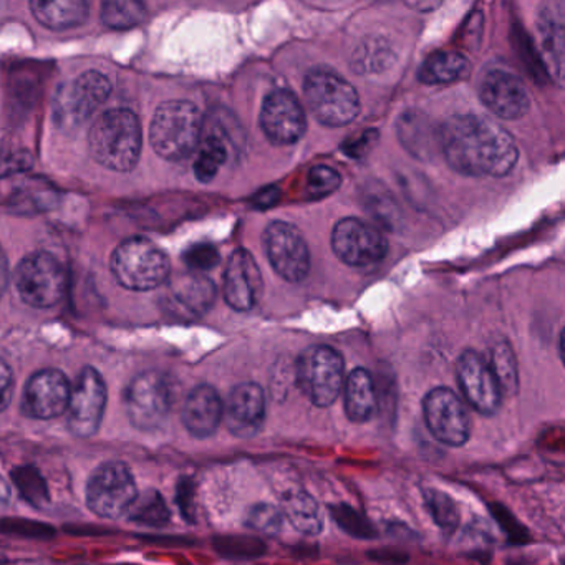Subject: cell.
<instances>
[{"instance_id": "44dd1931", "label": "cell", "mask_w": 565, "mask_h": 565, "mask_svg": "<svg viewBox=\"0 0 565 565\" xmlns=\"http://www.w3.org/2000/svg\"><path fill=\"white\" fill-rule=\"evenodd\" d=\"M227 428L239 438H253L266 419V395L257 383H241L227 396L223 413Z\"/></svg>"}, {"instance_id": "7a4b0ae2", "label": "cell", "mask_w": 565, "mask_h": 565, "mask_svg": "<svg viewBox=\"0 0 565 565\" xmlns=\"http://www.w3.org/2000/svg\"><path fill=\"white\" fill-rule=\"evenodd\" d=\"M92 157L108 170L127 173L137 167L143 147V130L137 115L127 108L105 111L88 134Z\"/></svg>"}, {"instance_id": "1f68e13d", "label": "cell", "mask_w": 565, "mask_h": 565, "mask_svg": "<svg viewBox=\"0 0 565 565\" xmlns=\"http://www.w3.org/2000/svg\"><path fill=\"white\" fill-rule=\"evenodd\" d=\"M127 514L137 524L153 525V527H160L170 521V509L163 495L158 494L157 491H147L137 495Z\"/></svg>"}, {"instance_id": "4dcf8cb0", "label": "cell", "mask_w": 565, "mask_h": 565, "mask_svg": "<svg viewBox=\"0 0 565 565\" xmlns=\"http://www.w3.org/2000/svg\"><path fill=\"white\" fill-rule=\"evenodd\" d=\"M147 8L134 0H111V2H105L102 8V21L107 28L117 29V31L137 28L147 19Z\"/></svg>"}, {"instance_id": "d6986e66", "label": "cell", "mask_w": 565, "mask_h": 565, "mask_svg": "<svg viewBox=\"0 0 565 565\" xmlns=\"http://www.w3.org/2000/svg\"><path fill=\"white\" fill-rule=\"evenodd\" d=\"M71 383L58 370L49 369L32 375L25 386L24 409L35 419H52L67 412Z\"/></svg>"}, {"instance_id": "d590c367", "label": "cell", "mask_w": 565, "mask_h": 565, "mask_svg": "<svg viewBox=\"0 0 565 565\" xmlns=\"http://www.w3.org/2000/svg\"><path fill=\"white\" fill-rule=\"evenodd\" d=\"M247 525L260 534L276 535L282 531L284 514L270 504L254 505L247 515Z\"/></svg>"}, {"instance_id": "e575fe53", "label": "cell", "mask_w": 565, "mask_h": 565, "mask_svg": "<svg viewBox=\"0 0 565 565\" xmlns=\"http://www.w3.org/2000/svg\"><path fill=\"white\" fill-rule=\"evenodd\" d=\"M330 512H332V518L339 522L340 527L349 532V534L360 539L375 537V529L355 509L349 508L345 504H337L330 508Z\"/></svg>"}, {"instance_id": "ab89813d", "label": "cell", "mask_w": 565, "mask_h": 565, "mask_svg": "<svg viewBox=\"0 0 565 565\" xmlns=\"http://www.w3.org/2000/svg\"><path fill=\"white\" fill-rule=\"evenodd\" d=\"M9 284V260L6 256L4 249L0 246V296L4 294L6 287Z\"/></svg>"}, {"instance_id": "ffe728a7", "label": "cell", "mask_w": 565, "mask_h": 565, "mask_svg": "<svg viewBox=\"0 0 565 565\" xmlns=\"http://www.w3.org/2000/svg\"><path fill=\"white\" fill-rule=\"evenodd\" d=\"M216 294L213 280L201 274H186L171 280L163 297V306L173 316L193 319L213 309Z\"/></svg>"}, {"instance_id": "52a82bcc", "label": "cell", "mask_w": 565, "mask_h": 565, "mask_svg": "<svg viewBox=\"0 0 565 565\" xmlns=\"http://www.w3.org/2000/svg\"><path fill=\"white\" fill-rule=\"evenodd\" d=\"M15 287L28 306L52 309L64 299L67 273L52 254H31L15 270Z\"/></svg>"}, {"instance_id": "cb8c5ba5", "label": "cell", "mask_w": 565, "mask_h": 565, "mask_svg": "<svg viewBox=\"0 0 565 565\" xmlns=\"http://www.w3.org/2000/svg\"><path fill=\"white\" fill-rule=\"evenodd\" d=\"M376 412V386L370 372L355 369L345 383V413L353 423H365Z\"/></svg>"}, {"instance_id": "d4e9b609", "label": "cell", "mask_w": 565, "mask_h": 565, "mask_svg": "<svg viewBox=\"0 0 565 565\" xmlns=\"http://www.w3.org/2000/svg\"><path fill=\"white\" fill-rule=\"evenodd\" d=\"M471 75V62L456 52H438L429 55L422 67L418 78L426 85H445L462 82Z\"/></svg>"}, {"instance_id": "277c9868", "label": "cell", "mask_w": 565, "mask_h": 565, "mask_svg": "<svg viewBox=\"0 0 565 565\" xmlns=\"http://www.w3.org/2000/svg\"><path fill=\"white\" fill-rule=\"evenodd\" d=\"M111 273L125 289L145 292L167 282L171 264L164 250L153 241L131 237L115 249Z\"/></svg>"}, {"instance_id": "603a6c76", "label": "cell", "mask_w": 565, "mask_h": 565, "mask_svg": "<svg viewBox=\"0 0 565 565\" xmlns=\"http://www.w3.org/2000/svg\"><path fill=\"white\" fill-rule=\"evenodd\" d=\"M88 4L84 0H34L31 11L34 18L52 31H65L84 24L88 18Z\"/></svg>"}, {"instance_id": "ac0fdd59", "label": "cell", "mask_w": 565, "mask_h": 565, "mask_svg": "<svg viewBox=\"0 0 565 565\" xmlns=\"http://www.w3.org/2000/svg\"><path fill=\"white\" fill-rule=\"evenodd\" d=\"M263 274L253 254L237 249L230 257L224 273V300L237 312H249L263 296Z\"/></svg>"}, {"instance_id": "f1b7e54d", "label": "cell", "mask_w": 565, "mask_h": 565, "mask_svg": "<svg viewBox=\"0 0 565 565\" xmlns=\"http://www.w3.org/2000/svg\"><path fill=\"white\" fill-rule=\"evenodd\" d=\"M489 369L501 388L502 395H515L519 388L518 362L514 352L505 340L492 345Z\"/></svg>"}, {"instance_id": "4fadbf2b", "label": "cell", "mask_w": 565, "mask_h": 565, "mask_svg": "<svg viewBox=\"0 0 565 565\" xmlns=\"http://www.w3.org/2000/svg\"><path fill=\"white\" fill-rule=\"evenodd\" d=\"M423 415L429 433L443 445H465L471 433L468 412L459 396L445 386L428 392L423 399Z\"/></svg>"}, {"instance_id": "2e32d148", "label": "cell", "mask_w": 565, "mask_h": 565, "mask_svg": "<svg viewBox=\"0 0 565 565\" xmlns=\"http://www.w3.org/2000/svg\"><path fill=\"white\" fill-rule=\"evenodd\" d=\"M458 383L462 396L479 415L492 416L501 406L502 393L488 362L475 350L458 360Z\"/></svg>"}, {"instance_id": "7c38bea8", "label": "cell", "mask_w": 565, "mask_h": 565, "mask_svg": "<svg viewBox=\"0 0 565 565\" xmlns=\"http://www.w3.org/2000/svg\"><path fill=\"white\" fill-rule=\"evenodd\" d=\"M263 241L270 266L284 280L299 284L309 276V246L294 224L274 221L264 231Z\"/></svg>"}, {"instance_id": "9a60e30c", "label": "cell", "mask_w": 565, "mask_h": 565, "mask_svg": "<svg viewBox=\"0 0 565 565\" xmlns=\"http://www.w3.org/2000/svg\"><path fill=\"white\" fill-rule=\"evenodd\" d=\"M259 124L267 140L277 147L297 143L307 130L306 111L289 90L270 92L264 98Z\"/></svg>"}, {"instance_id": "3957f363", "label": "cell", "mask_w": 565, "mask_h": 565, "mask_svg": "<svg viewBox=\"0 0 565 565\" xmlns=\"http://www.w3.org/2000/svg\"><path fill=\"white\" fill-rule=\"evenodd\" d=\"M203 134V117L191 102L173 100L160 105L150 127V141L158 157L183 161L198 150Z\"/></svg>"}, {"instance_id": "e0dca14e", "label": "cell", "mask_w": 565, "mask_h": 565, "mask_svg": "<svg viewBox=\"0 0 565 565\" xmlns=\"http://www.w3.org/2000/svg\"><path fill=\"white\" fill-rule=\"evenodd\" d=\"M482 104L502 120H519L529 111L527 88L521 78L505 68H492L479 87Z\"/></svg>"}, {"instance_id": "8d00e7d4", "label": "cell", "mask_w": 565, "mask_h": 565, "mask_svg": "<svg viewBox=\"0 0 565 565\" xmlns=\"http://www.w3.org/2000/svg\"><path fill=\"white\" fill-rule=\"evenodd\" d=\"M183 259L190 269L196 270V273H204V270L214 269L220 264L221 256L220 250L213 244L200 243L191 246L184 253Z\"/></svg>"}, {"instance_id": "8fae6325", "label": "cell", "mask_w": 565, "mask_h": 565, "mask_svg": "<svg viewBox=\"0 0 565 565\" xmlns=\"http://www.w3.org/2000/svg\"><path fill=\"white\" fill-rule=\"evenodd\" d=\"M332 249L347 266L369 269L385 259L388 243L376 227L356 217H345L333 227Z\"/></svg>"}, {"instance_id": "9c48e42d", "label": "cell", "mask_w": 565, "mask_h": 565, "mask_svg": "<svg viewBox=\"0 0 565 565\" xmlns=\"http://www.w3.org/2000/svg\"><path fill=\"white\" fill-rule=\"evenodd\" d=\"M173 386L160 372L135 376L125 393V406L131 423L140 429H154L170 415Z\"/></svg>"}, {"instance_id": "74e56055", "label": "cell", "mask_w": 565, "mask_h": 565, "mask_svg": "<svg viewBox=\"0 0 565 565\" xmlns=\"http://www.w3.org/2000/svg\"><path fill=\"white\" fill-rule=\"evenodd\" d=\"M12 395H14V375L11 366L0 359V413L11 405Z\"/></svg>"}, {"instance_id": "7402d4cb", "label": "cell", "mask_w": 565, "mask_h": 565, "mask_svg": "<svg viewBox=\"0 0 565 565\" xmlns=\"http://www.w3.org/2000/svg\"><path fill=\"white\" fill-rule=\"evenodd\" d=\"M224 405L220 393L210 385H200L188 395L183 406V423L196 438H207L220 428Z\"/></svg>"}, {"instance_id": "60d3db41", "label": "cell", "mask_w": 565, "mask_h": 565, "mask_svg": "<svg viewBox=\"0 0 565 565\" xmlns=\"http://www.w3.org/2000/svg\"><path fill=\"white\" fill-rule=\"evenodd\" d=\"M12 492L6 479L0 476V511L11 504Z\"/></svg>"}, {"instance_id": "4316f807", "label": "cell", "mask_w": 565, "mask_h": 565, "mask_svg": "<svg viewBox=\"0 0 565 565\" xmlns=\"http://www.w3.org/2000/svg\"><path fill=\"white\" fill-rule=\"evenodd\" d=\"M398 135L409 153L418 158H428L433 148L439 147V130H433L431 124L419 111H406L398 121Z\"/></svg>"}, {"instance_id": "5b68a950", "label": "cell", "mask_w": 565, "mask_h": 565, "mask_svg": "<svg viewBox=\"0 0 565 565\" xmlns=\"http://www.w3.org/2000/svg\"><path fill=\"white\" fill-rule=\"evenodd\" d=\"M303 97L313 117L326 127H347L360 114V97L353 85L327 68L307 74Z\"/></svg>"}, {"instance_id": "f546056e", "label": "cell", "mask_w": 565, "mask_h": 565, "mask_svg": "<svg viewBox=\"0 0 565 565\" xmlns=\"http://www.w3.org/2000/svg\"><path fill=\"white\" fill-rule=\"evenodd\" d=\"M200 151H198L196 161H194L193 170L201 183H210L216 178L220 168L226 163L227 147L220 135H207L201 140Z\"/></svg>"}, {"instance_id": "d6a6232c", "label": "cell", "mask_w": 565, "mask_h": 565, "mask_svg": "<svg viewBox=\"0 0 565 565\" xmlns=\"http://www.w3.org/2000/svg\"><path fill=\"white\" fill-rule=\"evenodd\" d=\"M425 502L428 505L431 518L435 519L436 524L443 529V531L451 532L458 527L459 524V511L456 502L449 498L445 492L438 491V489H426Z\"/></svg>"}, {"instance_id": "30bf717a", "label": "cell", "mask_w": 565, "mask_h": 565, "mask_svg": "<svg viewBox=\"0 0 565 565\" xmlns=\"http://www.w3.org/2000/svg\"><path fill=\"white\" fill-rule=\"evenodd\" d=\"M111 94V84L100 72H85L58 88L55 118L64 128H75L87 121Z\"/></svg>"}, {"instance_id": "5bb4252c", "label": "cell", "mask_w": 565, "mask_h": 565, "mask_svg": "<svg viewBox=\"0 0 565 565\" xmlns=\"http://www.w3.org/2000/svg\"><path fill=\"white\" fill-rule=\"evenodd\" d=\"M107 406V385L95 369L82 370L68 399L67 416L72 433L82 438L97 433Z\"/></svg>"}, {"instance_id": "83f0119b", "label": "cell", "mask_w": 565, "mask_h": 565, "mask_svg": "<svg viewBox=\"0 0 565 565\" xmlns=\"http://www.w3.org/2000/svg\"><path fill=\"white\" fill-rule=\"evenodd\" d=\"M284 518L306 535H317L323 529V512L319 502L303 491H292L282 499Z\"/></svg>"}, {"instance_id": "6da1fadb", "label": "cell", "mask_w": 565, "mask_h": 565, "mask_svg": "<svg viewBox=\"0 0 565 565\" xmlns=\"http://www.w3.org/2000/svg\"><path fill=\"white\" fill-rule=\"evenodd\" d=\"M439 147L449 167L466 177H505L519 158L509 131L481 115L449 118L439 130Z\"/></svg>"}, {"instance_id": "836d02e7", "label": "cell", "mask_w": 565, "mask_h": 565, "mask_svg": "<svg viewBox=\"0 0 565 565\" xmlns=\"http://www.w3.org/2000/svg\"><path fill=\"white\" fill-rule=\"evenodd\" d=\"M340 184H342V178L333 168L319 164L310 170L309 178H307V194L310 200H322V198L335 193Z\"/></svg>"}, {"instance_id": "ba28073f", "label": "cell", "mask_w": 565, "mask_h": 565, "mask_svg": "<svg viewBox=\"0 0 565 565\" xmlns=\"http://www.w3.org/2000/svg\"><path fill=\"white\" fill-rule=\"evenodd\" d=\"M134 475L124 462H107L92 475L87 486V504L94 514L117 519L130 511L137 499Z\"/></svg>"}, {"instance_id": "f35d334b", "label": "cell", "mask_w": 565, "mask_h": 565, "mask_svg": "<svg viewBox=\"0 0 565 565\" xmlns=\"http://www.w3.org/2000/svg\"><path fill=\"white\" fill-rule=\"evenodd\" d=\"M279 196L280 193L277 188H267V190H263L257 196H254V206L259 207V210H267L279 201Z\"/></svg>"}, {"instance_id": "8992f818", "label": "cell", "mask_w": 565, "mask_h": 565, "mask_svg": "<svg viewBox=\"0 0 565 565\" xmlns=\"http://www.w3.org/2000/svg\"><path fill=\"white\" fill-rule=\"evenodd\" d=\"M296 375L303 395L319 408H327L343 388L342 355L329 345L309 347L297 360Z\"/></svg>"}, {"instance_id": "484cf974", "label": "cell", "mask_w": 565, "mask_h": 565, "mask_svg": "<svg viewBox=\"0 0 565 565\" xmlns=\"http://www.w3.org/2000/svg\"><path fill=\"white\" fill-rule=\"evenodd\" d=\"M537 25L548 65H552L554 74L561 81L564 65V6H545L539 14Z\"/></svg>"}]
</instances>
